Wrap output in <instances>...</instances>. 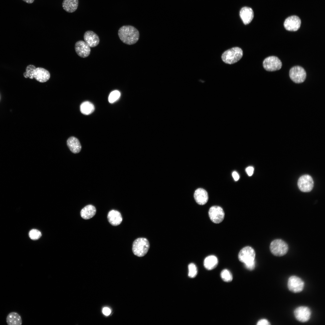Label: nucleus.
Returning a JSON list of instances; mask_svg holds the SVG:
<instances>
[{
  "mask_svg": "<svg viewBox=\"0 0 325 325\" xmlns=\"http://www.w3.org/2000/svg\"><path fill=\"white\" fill-rule=\"evenodd\" d=\"M301 23V20L298 16L293 15L289 17L285 20L284 26L287 30L296 31L300 28Z\"/></svg>",
  "mask_w": 325,
  "mask_h": 325,
  "instance_id": "9b49d317",
  "label": "nucleus"
},
{
  "mask_svg": "<svg viewBox=\"0 0 325 325\" xmlns=\"http://www.w3.org/2000/svg\"><path fill=\"white\" fill-rule=\"evenodd\" d=\"M188 268V276L192 278L195 277L197 273V268L196 265L194 263H191L189 265Z\"/></svg>",
  "mask_w": 325,
  "mask_h": 325,
  "instance_id": "cd10ccee",
  "label": "nucleus"
},
{
  "mask_svg": "<svg viewBox=\"0 0 325 325\" xmlns=\"http://www.w3.org/2000/svg\"><path fill=\"white\" fill-rule=\"evenodd\" d=\"M102 312L104 315L106 316H108L110 314L111 312V311L109 308L107 307H104L103 309Z\"/></svg>",
  "mask_w": 325,
  "mask_h": 325,
  "instance_id": "473e14b6",
  "label": "nucleus"
},
{
  "mask_svg": "<svg viewBox=\"0 0 325 325\" xmlns=\"http://www.w3.org/2000/svg\"><path fill=\"white\" fill-rule=\"evenodd\" d=\"M194 197L196 202L199 205L206 204L208 200V195L207 191L204 189L199 188L194 193Z\"/></svg>",
  "mask_w": 325,
  "mask_h": 325,
  "instance_id": "dca6fc26",
  "label": "nucleus"
},
{
  "mask_svg": "<svg viewBox=\"0 0 325 325\" xmlns=\"http://www.w3.org/2000/svg\"><path fill=\"white\" fill-rule=\"evenodd\" d=\"M254 168L252 166H249L246 169V171L249 176H252L253 173Z\"/></svg>",
  "mask_w": 325,
  "mask_h": 325,
  "instance_id": "2f4dec72",
  "label": "nucleus"
},
{
  "mask_svg": "<svg viewBox=\"0 0 325 325\" xmlns=\"http://www.w3.org/2000/svg\"><path fill=\"white\" fill-rule=\"evenodd\" d=\"M240 17L245 25L250 23L254 17V12L252 9L249 7L242 8L240 12Z\"/></svg>",
  "mask_w": 325,
  "mask_h": 325,
  "instance_id": "2eb2a0df",
  "label": "nucleus"
},
{
  "mask_svg": "<svg viewBox=\"0 0 325 325\" xmlns=\"http://www.w3.org/2000/svg\"><path fill=\"white\" fill-rule=\"evenodd\" d=\"M263 65L264 69L269 71L279 70L282 66L280 60L277 57L274 56L266 58L263 62Z\"/></svg>",
  "mask_w": 325,
  "mask_h": 325,
  "instance_id": "423d86ee",
  "label": "nucleus"
},
{
  "mask_svg": "<svg viewBox=\"0 0 325 325\" xmlns=\"http://www.w3.org/2000/svg\"><path fill=\"white\" fill-rule=\"evenodd\" d=\"M304 283L303 281L300 278L296 276L290 277L288 282V287L289 289L294 293L302 291L304 288Z\"/></svg>",
  "mask_w": 325,
  "mask_h": 325,
  "instance_id": "9d476101",
  "label": "nucleus"
},
{
  "mask_svg": "<svg viewBox=\"0 0 325 325\" xmlns=\"http://www.w3.org/2000/svg\"><path fill=\"white\" fill-rule=\"evenodd\" d=\"M75 50L77 54L80 57L85 58L90 54V47L84 41L80 40L77 42L75 44Z\"/></svg>",
  "mask_w": 325,
  "mask_h": 325,
  "instance_id": "ddd939ff",
  "label": "nucleus"
},
{
  "mask_svg": "<svg viewBox=\"0 0 325 325\" xmlns=\"http://www.w3.org/2000/svg\"><path fill=\"white\" fill-rule=\"evenodd\" d=\"M220 276L221 279L225 282H231L233 279L232 274L229 270L227 269H224L222 271L220 274Z\"/></svg>",
  "mask_w": 325,
  "mask_h": 325,
  "instance_id": "a878e982",
  "label": "nucleus"
},
{
  "mask_svg": "<svg viewBox=\"0 0 325 325\" xmlns=\"http://www.w3.org/2000/svg\"><path fill=\"white\" fill-rule=\"evenodd\" d=\"M50 77V73L47 70L41 67L36 68L34 78L37 81L40 82H44L48 81Z\"/></svg>",
  "mask_w": 325,
  "mask_h": 325,
  "instance_id": "f3484780",
  "label": "nucleus"
},
{
  "mask_svg": "<svg viewBox=\"0 0 325 325\" xmlns=\"http://www.w3.org/2000/svg\"><path fill=\"white\" fill-rule=\"evenodd\" d=\"M294 314L296 319L298 321L305 322L310 319L311 315L310 309L307 307L300 306L297 308L294 311Z\"/></svg>",
  "mask_w": 325,
  "mask_h": 325,
  "instance_id": "f8f14e48",
  "label": "nucleus"
},
{
  "mask_svg": "<svg viewBox=\"0 0 325 325\" xmlns=\"http://www.w3.org/2000/svg\"><path fill=\"white\" fill-rule=\"evenodd\" d=\"M257 325H270L269 321L266 319H262L259 320L257 323Z\"/></svg>",
  "mask_w": 325,
  "mask_h": 325,
  "instance_id": "7c9ffc66",
  "label": "nucleus"
},
{
  "mask_svg": "<svg viewBox=\"0 0 325 325\" xmlns=\"http://www.w3.org/2000/svg\"><path fill=\"white\" fill-rule=\"evenodd\" d=\"M289 76L291 79L294 82L300 83L305 80L306 73L305 70L302 67L296 66L290 70Z\"/></svg>",
  "mask_w": 325,
  "mask_h": 325,
  "instance_id": "39448f33",
  "label": "nucleus"
},
{
  "mask_svg": "<svg viewBox=\"0 0 325 325\" xmlns=\"http://www.w3.org/2000/svg\"><path fill=\"white\" fill-rule=\"evenodd\" d=\"M232 176L235 181H238L239 178V176L238 173L236 171H234L232 174Z\"/></svg>",
  "mask_w": 325,
  "mask_h": 325,
  "instance_id": "72a5a7b5",
  "label": "nucleus"
},
{
  "mask_svg": "<svg viewBox=\"0 0 325 325\" xmlns=\"http://www.w3.org/2000/svg\"><path fill=\"white\" fill-rule=\"evenodd\" d=\"M29 234L30 238L34 240L38 239L42 236L41 232L36 229H32L30 230Z\"/></svg>",
  "mask_w": 325,
  "mask_h": 325,
  "instance_id": "c85d7f7f",
  "label": "nucleus"
},
{
  "mask_svg": "<svg viewBox=\"0 0 325 325\" xmlns=\"http://www.w3.org/2000/svg\"><path fill=\"white\" fill-rule=\"evenodd\" d=\"M270 249L271 253L274 255L281 256L285 255L288 250L287 244L280 239H276L271 243Z\"/></svg>",
  "mask_w": 325,
  "mask_h": 325,
  "instance_id": "20e7f679",
  "label": "nucleus"
},
{
  "mask_svg": "<svg viewBox=\"0 0 325 325\" xmlns=\"http://www.w3.org/2000/svg\"><path fill=\"white\" fill-rule=\"evenodd\" d=\"M243 55V52L241 49L235 47L225 51L222 54L221 58L225 63L232 64L240 60Z\"/></svg>",
  "mask_w": 325,
  "mask_h": 325,
  "instance_id": "f03ea898",
  "label": "nucleus"
},
{
  "mask_svg": "<svg viewBox=\"0 0 325 325\" xmlns=\"http://www.w3.org/2000/svg\"><path fill=\"white\" fill-rule=\"evenodd\" d=\"M245 267L247 269L250 270H253L255 266V261L244 264Z\"/></svg>",
  "mask_w": 325,
  "mask_h": 325,
  "instance_id": "c756f323",
  "label": "nucleus"
},
{
  "mask_svg": "<svg viewBox=\"0 0 325 325\" xmlns=\"http://www.w3.org/2000/svg\"><path fill=\"white\" fill-rule=\"evenodd\" d=\"M67 145L70 151L74 153H79L81 146L79 140L74 137H71L67 141Z\"/></svg>",
  "mask_w": 325,
  "mask_h": 325,
  "instance_id": "6ab92c4d",
  "label": "nucleus"
},
{
  "mask_svg": "<svg viewBox=\"0 0 325 325\" xmlns=\"http://www.w3.org/2000/svg\"><path fill=\"white\" fill-rule=\"evenodd\" d=\"M78 0H63L62 4L63 9L67 12L73 13L77 9Z\"/></svg>",
  "mask_w": 325,
  "mask_h": 325,
  "instance_id": "4be33fe9",
  "label": "nucleus"
},
{
  "mask_svg": "<svg viewBox=\"0 0 325 325\" xmlns=\"http://www.w3.org/2000/svg\"><path fill=\"white\" fill-rule=\"evenodd\" d=\"M23 0V1H24V2H26V3H28V4L32 3L34 2V0Z\"/></svg>",
  "mask_w": 325,
  "mask_h": 325,
  "instance_id": "f704fd0d",
  "label": "nucleus"
},
{
  "mask_svg": "<svg viewBox=\"0 0 325 325\" xmlns=\"http://www.w3.org/2000/svg\"><path fill=\"white\" fill-rule=\"evenodd\" d=\"M85 42L90 47L96 46L99 43L100 40L98 36L92 31H87L84 33Z\"/></svg>",
  "mask_w": 325,
  "mask_h": 325,
  "instance_id": "4468645a",
  "label": "nucleus"
},
{
  "mask_svg": "<svg viewBox=\"0 0 325 325\" xmlns=\"http://www.w3.org/2000/svg\"><path fill=\"white\" fill-rule=\"evenodd\" d=\"M255 252L251 247L246 246L242 249L238 255L239 260L244 264L255 261Z\"/></svg>",
  "mask_w": 325,
  "mask_h": 325,
  "instance_id": "0eeeda50",
  "label": "nucleus"
},
{
  "mask_svg": "<svg viewBox=\"0 0 325 325\" xmlns=\"http://www.w3.org/2000/svg\"><path fill=\"white\" fill-rule=\"evenodd\" d=\"M109 222L112 225L116 226L120 224L122 220L121 213L117 210H112L110 211L107 215Z\"/></svg>",
  "mask_w": 325,
  "mask_h": 325,
  "instance_id": "a211bd4d",
  "label": "nucleus"
},
{
  "mask_svg": "<svg viewBox=\"0 0 325 325\" xmlns=\"http://www.w3.org/2000/svg\"><path fill=\"white\" fill-rule=\"evenodd\" d=\"M94 110V105L91 102L85 101L83 102L80 106V110L81 113L85 115H89L92 113Z\"/></svg>",
  "mask_w": 325,
  "mask_h": 325,
  "instance_id": "b1692460",
  "label": "nucleus"
},
{
  "mask_svg": "<svg viewBox=\"0 0 325 325\" xmlns=\"http://www.w3.org/2000/svg\"><path fill=\"white\" fill-rule=\"evenodd\" d=\"M218 260L217 257L214 255H210L205 259L203 264L205 268L208 270H211L217 265Z\"/></svg>",
  "mask_w": 325,
  "mask_h": 325,
  "instance_id": "5701e85b",
  "label": "nucleus"
},
{
  "mask_svg": "<svg viewBox=\"0 0 325 325\" xmlns=\"http://www.w3.org/2000/svg\"><path fill=\"white\" fill-rule=\"evenodd\" d=\"M118 35L120 39L124 43L132 45L136 43L139 37L138 30L133 26L125 25L119 29Z\"/></svg>",
  "mask_w": 325,
  "mask_h": 325,
  "instance_id": "f257e3e1",
  "label": "nucleus"
},
{
  "mask_svg": "<svg viewBox=\"0 0 325 325\" xmlns=\"http://www.w3.org/2000/svg\"><path fill=\"white\" fill-rule=\"evenodd\" d=\"M120 93L117 90H115L110 93L108 97L109 102L110 103H113L116 102L119 98Z\"/></svg>",
  "mask_w": 325,
  "mask_h": 325,
  "instance_id": "bb28decb",
  "label": "nucleus"
},
{
  "mask_svg": "<svg viewBox=\"0 0 325 325\" xmlns=\"http://www.w3.org/2000/svg\"><path fill=\"white\" fill-rule=\"evenodd\" d=\"M209 215L210 220L215 223H219L223 220L224 213L223 209L218 206H213L210 208Z\"/></svg>",
  "mask_w": 325,
  "mask_h": 325,
  "instance_id": "6e6552de",
  "label": "nucleus"
},
{
  "mask_svg": "<svg viewBox=\"0 0 325 325\" xmlns=\"http://www.w3.org/2000/svg\"><path fill=\"white\" fill-rule=\"evenodd\" d=\"M35 67L32 65L28 66L26 68V71L23 74L25 78H29L33 79L34 78V73L36 70Z\"/></svg>",
  "mask_w": 325,
  "mask_h": 325,
  "instance_id": "393cba45",
  "label": "nucleus"
},
{
  "mask_svg": "<svg viewBox=\"0 0 325 325\" xmlns=\"http://www.w3.org/2000/svg\"><path fill=\"white\" fill-rule=\"evenodd\" d=\"M150 244L148 240L144 238H139L133 242L132 250L134 254L138 257L144 256L148 252Z\"/></svg>",
  "mask_w": 325,
  "mask_h": 325,
  "instance_id": "7ed1b4c3",
  "label": "nucleus"
},
{
  "mask_svg": "<svg viewBox=\"0 0 325 325\" xmlns=\"http://www.w3.org/2000/svg\"><path fill=\"white\" fill-rule=\"evenodd\" d=\"M298 185L299 189L301 191L304 192H310L313 187V180L309 175H303L299 178Z\"/></svg>",
  "mask_w": 325,
  "mask_h": 325,
  "instance_id": "1a4fd4ad",
  "label": "nucleus"
},
{
  "mask_svg": "<svg viewBox=\"0 0 325 325\" xmlns=\"http://www.w3.org/2000/svg\"><path fill=\"white\" fill-rule=\"evenodd\" d=\"M6 321L8 325H21L22 320L20 315L17 312H12L7 315Z\"/></svg>",
  "mask_w": 325,
  "mask_h": 325,
  "instance_id": "412c9836",
  "label": "nucleus"
},
{
  "mask_svg": "<svg viewBox=\"0 0 325 325\" xmlns=\"http://www.w3.org/2000/svg\"><path fill=\"white\" fill-rule=\"evenodd\" d=\"M96 212L95 207L91 205H88L84 207L81 211V217L85 219H89L93 217Z\"/></svg>",
  "mask_w": 325,
  "mask_h": 325,
  "instance_id": "aec40b11",
  "label": "nucleus"
}]
</instances>
